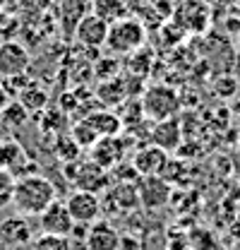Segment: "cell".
<instances>
[{
    "label": "cell",
    "mask_w": 240,
    "mask_h": 250,
    "mask_svg": "<svg viewBox=\"0 0 240 250\" xmlns=\"http://www.w3.org/2000/svg\"><path fill=\"white\" fill-rule=\"evenodd\" d=\"M65 207L75 224H94L101 214V200L89 190H72L65 197Z\"/></svg>",
    "instance_id": "6"
},
{
    "label": "cell",
    "mask_w": 240,
    "mask_h": 250,
    "mask_svg": "<svg viewBox=\"0 0 240 250\" xmlns=\"http://www.w3.org/2000/svg\"><path fill=\"white\" fill-rule=\"evenodd\" d=\"M171 20L178 24L185 34H204L211 24V2L207 0H178L173 5Z\"/></svg>",
    "instance_id": "4"
},
{
    "label": "cell",
    "mask_w": 240,
    "mask_h": 250,
    "mask_svg": "<svg viewBox=\"0 0 240 250\" xmlns=\"http://www.w3.org/2000/svg\"><path fill=\"white\" fill-rule=\"evenodd\" d=\"M137 197L140 207L144 209H161L171 200V186L163 176H142L137 181Z\"/></svg>",
    "instance_id": "7"
},
{
    "label": "cell",
    "mask_w": 240,
    "mask_h": 250,
    "mask_svg": "<svg viewBox=\"0 0 240 250\" xmlns=\"http://www.w3.org/2000/svg\"><path fill=\"white\" fill-rule=\"evenodd\" d=\"M29 116L31 113L17 99H10L7 106L0 111V125L5 130H20V127H24V125L29 123Z\"/></svg>",
    "instance_id": "20"
},
{
    "label": "cell",
    "mask_w": 240,
    "mask_h": 250,
    "mask_svg": "<svg viewBox=\"0 0 240 250\" xmlns=\"http://www.w3.org/2000/svg\"><path fill=\"white\" fill-rule=\"evenodd\" d=\"M236 15H238V17H240V2H238V5H236Z\"/></svg>",
    "instance_id": "34"
},
{
    "label": "cell",
    "mask_w": 240,
    "mask_h": 250,
    "mask_svg": "<svg viewBox=\"0 0 240 250\" xmlns=\"http://www.w3.org/2000/svg\"><path fill=\"white\" fill-rule=\"evenodd\" d=\"M56 186L41 176V173H29L15 181V195H12V207L22 217H39L51 202H56Z\"/></svg>",
    "instance_id": "1"
},
{
    "label": "cell",
    "mask_w": 240,
    "mask_h": 250,
    "mask_svg": "<svg viewBox=\"0 0 240 250\" xmlns=\"http://www.w3.org/2000/svg\"><path fill=\"white\" fill-rule=\"evenodd\" d=\"M231 70H233V77L240 82V53L236 51V58H233V62H231Z\"/></svg>",
    "instance_id": "30"
},
{
    "label": "cell",
    "mask_w": 240,
    "mask_h": 250,
    "mask_svg": "<svg viewBox=\"0 0 240 250\" xmlns=\"http://www.w3.org/2000/svg\"><path fill=\"white\" fill-rule=\"evenodd\" d=\"M91 12L96 17H101L106 24H111V22L122 20L127 15V5H125V0H94Z\"/></svg>",
    "instance_id": "22"
},
{
    "label": "cell",
    "mask_w": 240,
    "mask_h": 250,
    "mask_svg": "<svg viewBox=\"0 0 240 250\" xmlns=\"http://www.w3.org/2000/svg\"><path fill=\"white\" fill-rule=\"evenodd\" d=\"M31 67L29 48L20 41H0V77H15L27 75Z\"/></svg>",
    "instance_id": "5"
},
{
    "label": "cell",
    "mask_w": 240,
    "mask_h": 250,
    "mask_svg": "<svg viewBox=\"0 0 240 250\" xmlns=\"http://www.w3.org/2000/svg\"><path fill=\"white\" fill-rule=\"evenodd\" d=\"M34 243V233H31V224L27 217L15 214L0 221V246L5 248H27Z\"/></svg>",
    "instance_id": "10"
},
{
    "label": "cell",
    "mask_w": 240,
    "mask_h": 250,
    "mask_svg": "<svg viewBox=\"0 0 240 250\" xmlns=\"http://www.w3.org/2000/svg\"><path fill=\"white\" fill-rule=\"evenodd\" d=\"M171 161L168 152H163L161 147L149 145V147H140L132 156V166L137 168L140 176H161L166 164Z\"/></svg>",
    "instance_id": "13"
},
{
    "label": "cell",
    "mask_w": 240,
    "mask_h": 250,
    "mask_svg": "<svg viewBox=\"0 0 240 250\" xmlns=\"http://www.w3.org/2000/svg\"><path fill=\"white\" fill-rule=\"evenodd\" d=\"M72 142H75L80 149H91V147L99 142V135H96L84 121H77V123L72 125Z\"/></svg>",
    "instance_id": "23"
},
{
    "label": "cell",
    "mask_w": 240,
    "mask_h": 250,
    "mask_svg": "<svg viewBox=\"0 0 240 250\" xmlns=\"http://www.w3.org/2000/svg\"><path fill=\"white\" fill-rule=\"evenodd\" d=\"M238 89V80L233 75H223L216 80V94H223V96H231V94Z\"/></svg>",
    "instance_id": "28"
},
{
    "label": "cell",
    "mask_w": 240,
    "mask_h": 250,
    "mask_svg": "<svg viewBox=\"0 0 240 250\" xmlns=\"http://www.w3.org/2000/svg\"><path fill=\"white\" fill-rule=\"evenodd\" d=\"M118 70H120L118 58H101V61L94 65V72H96V77H101V80H113V77H118Z\"/></svg>",
    "instance_id": "27"
},
{
    "label": "cell",
    "mask_w": 240,
    "mask_h": 250,
    "mask_svg": "<svg viewBox=\"0 0 240 250\" xmlns=\"http://www.w3.org/2000/svg\"><path fill=\"white\" fill-rule=\"evenodd\" d=\"M0 168L10 171L15 178H22V176H29L34 173V164L29 161V156L24 152V147L12 140V137H5L0 142Z\"/></svg>",
    "instance_id": "8"
},
{
    "label": "cell",
    "mask_w": 240,
    "mask_h": 250,
    "mask_svg": "<svg viewBox=\"0 0 240 250\" xmlns=\"http://www.w3.org/2000/svg\"><path fill=\"white\" fill-rule=\"evenodd\" d=\"M15 176L5 168H0V212L12 207V195H15Z\"/></svg>",
    "instance_id": "25"
},
{
    "label": "cell",
    "mask_w": 240,
    "mask_h": 250,
    "mask_svg": "<svg viewBox=\"0 0 240 250\" xmlns=\"http://www.w3.org/2000/svg\"><path fill=\"white\" fill-rule=\"evenodd\" d=\"M87 250H120V231L106 219H96L87 231Z\"/></svg>",
    "instance_id": "14"
},
{
    "label": "cell",
    "mask_w": 240,
    "mask_h": 250,
    "mask_svg": "<svg viewBox=\"0 0 240 250\" xmlns=\"http://www.w3.org/2000/svg\"><path fill=\"white\" fill-rule=\"evenodd\" d=\"M125 96H127V89H125V82H122L120 75L113 77V80H103V82L99 84V89H96L99 104L106 106V108H116V106H120V104L125 101Z\"/></svg>",
    "instance_id": "19"
},
{
    "label": "cell",
    "mask_w": 240,
    "mask_h": 250,
    "mask_svg": "<svg viewBox=\"0 0 240 250\" xmlns=\"http://www.w3.org/2000/svg\"><path fill=\"white\" fill-rule=\"evenodd\" d=\"M0 250H7V248H5V246H0Z\"/></svg>",
    "instance_id": "36"
},
{
    "label": "cell",
    "mask_w": 240,
    "mask_h": 250,
    "mask_svg": "<svg viewBox=\"0 0 240 250\" xmlns=\"http://www.w3.org/2000/svg\"><path fill=\"white\" fill-rule=\"evenodd\" d=\"M36 219H39L41 233H51V236H70V231L75 226V221H72L67 207H65V200L51 202Z\"/></svg>",
    "instance_id": "9"
},
{
    "label": "cell",
    "mask_w": 240,
    "mask_h": 250,
    "mask_svg": "<svg viewBox=\"0 0 240 250\" xmlns=\"http://www.w3.org/2000/svg\"><path fill=\"white\" fill-rule=\"evenodd\" d=\"M240 0H211V5H216V7H223V10H236V5H238Z\"/></svg>",
    "instance_id": "29"
},
{
    "label": "cell",
    "mask_w": 240,
    "mask_h": 250,
    "mask_svg": "<svg viewBox=\"0 0 240 250\" xmlns=\"http://www.w3.org/2000/svg\"><path fill=\"white\" fill-rule=\"evenodd\" d=\"M147 41V27L137 17H122L108 24V36H106V48L113 56H130L137 48H142Z\"/></svg>",
    "instance_id": "2"
},
{
    "label": "cell",
    "mask_w": 240,
    "mask_h": 250,
    "mask_svg": "<svg viewBox=\"0 0 240 250\" xmlns=\"http://www.w3.org/2000/svg\"><path fill=\"white\" fill-rule=\"evenodd\" d=\"M151 145L161 147L163 152H176L182 145V127H180L178 116L176 118H166V121H159V123L151 127Z\"/></svg>",
    "instance_id": "16"
},
{
    "label": "cell",
    "mask_w": 240,
    "mask_h": 250,
    "mask_svg": "<svg viewBox=\"0 0 240 250\" xmlns=\"http://www.w3.org/2000/svg\"><path fill=\"white\" fill-rule=\"evenodd\" d=\"M0 82H2V87H5V92H7L10 99H17L34 80H31L29 75H15V77H2Z\"/></svg>",
    "instance_id": "26"
},
{
    "label": "cell",
    "mask_w": 240,
    "mask_h": 250,
    "mask_svg": "<svg viewBox=\"0 0 240 250\" xmlns=\"http://www.w3.org/2000/svg\"><path fill=\"white\" fill-rule=\"evenodd\" d=\"M7 101H10V96H7V92H5V87H2V82H0V111L7 106Z\"/></svg>",
    "instance_id": "31"
},
{
    "label": "cell",
    "mask_w": 240,
    "mask_h": 250,
    "mask_svg": "<svg viewBox=\"0 0 240 250\" xmlns=\"http://www.w3.org/2000/svg\"><path fill=\"white\" fill-rule=\"evenodd\" d=\"M31 250H72L67 236H51V233H41L34 238Z\"/></svg>",
    "instance_id": "24"
},
{
    "label": "cell",
    "mask_w": 240,
    "mask_h": 250,
    "mask_svg": "<svg viewBox=\"0 0 240 250\" xmlns=\"http://www.w3.org/2000/svg\"><path fill=\"white\" fill-rule=\"evenodd\" d=\"M142 113L144 118H149L154 123L166 121V118H176L180 111V96L176 89L166 87V84H151L142 92Z\"/></svg>",
    "instance_id": "3"
},
{
    "label": "cell",
    "mask_w": 240,
    "mask_h": 250,
    "mask_svg": "<svg viewBox=\"0 0 240 250\" xmlns=\"http://www.w3.org/2000/svg\"><path fill=\"white\" fill-rule=\"evenodd\" d=\"M5 135H7V130H5V127H2V125H0V142H2V140H5Z\"/></svg>",
    "instance_id": "33"
},
{
    "label": "cell",
    "mask_w": 240,
    "mask_h": 250,
    "mask_svg": "<svg viewBox=\"0 0 240 250\" xmlns=\"http://www.w3.org/2000/svg\"><path fill=\"white\" fill-rule=\"evenodd\" d=\"M233 41H236V51H238V53H240V31H238V34H236V36H233Z\"/></svg>",
    "instance_id": "32"
},
{
    "label": "cell",
    "mask_w": 240,
    "mask_h": 250,
    "mask_svg": "<svg viewBox=\"0 0 240 250\" xmlns=\"http://www.w3.org/2000/svg\"><path fill=\"white\" fill-rule=\"evenodd\" d=\"M77 168H80V173H72L75 190H89L94 195H99V192H106L108 186L113 183L111 173L103 171L101 166H96L94 161H82Z\"/></svg>",
    "instance_id": "12"
},
{
    "label": "cell",
    "mask_w": 240,
    "mask_h": 250,
    "mask_svg": "<svg viewBox=\"0 0 240 250\" xmlns=\"http://www.w3.org/2000/svg\"><path fill=\"white\" fill-rule=\"evenodd\" d=\"M122 154H125V142L120 140V135H116V137H101L91 147V161L96 166H101L103 171H111L116 164H120Z\"/></svg>",
    "instance_id": "15"
},
{
    "label": "cell",
    "mask_w": 240,
    "mask_h": 250,
    "mask_svg": "<svg viewBox=\"0 0 240 250\" xmlns=\"http://www.w3.org/2000/svg\"><path fill=\"white\" fill-rule=\"evenodd\" d=\"M106 207H111V214H122L132 207H140L137 186L132 183H111L106 190Z\"/></svg>",
    "instance_id": "17"
},
{
    "label": "cell",
    "mask_w": 240,
    "mask_h": 250,
    "mask_svg": "<svg viewBox=\"0 0 240 250\" xmlns=\"http://www.w3.org/2000/svg\"><path fill=\"white\" fill-rule=\"evenodd\" d=\"M106 36H108V24L94 12H87L75 27V39L84 48H103Z\"/></svg>",
    "instance_id": "11"
},
{
    "label": "cell",
    "mask_w": 240,
    "mask_h": 250,
    "mask_svg": "<svg viewBox=\"0 0 240 250\" xmlns=\"http://www.w3.org/2000/svg\"><path fill=\"white\" fill-rule=\"evenodd\" d=\"M48 99H51V94L46 92L41 84H36V82H31L29 87L17 96V101H20L29 113H41V111H46V108H48Z\"/></svg>",
    "instance_id": "21"
},
{
    "label": "cell",
    "mask_w": 240,
    "mask_h": 250,
    "mask_svg": "<svg viewBox=\"0 0 240 250\" xmlns=\"http://www.w3.org/2000/svg\"><path fill=\"white\" fill-rule=\"evenodd\" d=\"M84 123L89 125L91 130L101 137H116L122 132V121H120L118 113H113L111 108L108 111H96V113H89L87 118H82Z\"/></svg>",
    "instance_id": "18"
},
{
    "label": "cell",
    "mask_w": 240,
    "mask_h": 250,
    "mask_svg": "<svg viewBox=\"0 0 240 250\" xmlns=\"http://www.w3.org/2000/svg\"><path fill=\"white\" fill-rule=\"evenodd\" d=\"M2 5H5V0H0V10H2Z\"/></svg>",
    "instance_id": "35"
}]
</instances>
